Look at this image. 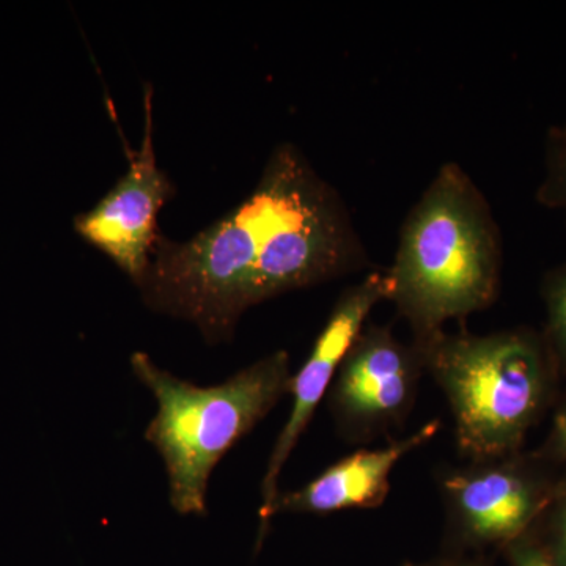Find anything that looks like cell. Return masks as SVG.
<instances>
[{"label": "cell", "mask_w": 566, "mask_h": 566, "mask_svg": "<svg viewBox=\"0 0 566 566\" xmlns=\"http://www.w3.org/2000/svg\"><path fill=\"white\" fill-rule=\"evenodd\" d=\"M406 566H482L469 562H434V564L406 565Z\"/></svg>", "instance_id": "9a60e30c"}, {"label": "cell", "mask_w": 566, "mask_h": 566, "mask_svg": "<svg viewBox=\"0 0 566 566\" xmlns=\"http://www.w3.org/2000/svg\"><path fill=\"white\" fill-rule=\"evenodd\" d=\"M501 271V232L490 203L460 164H442L401 223L385 271L387 301L415 340H427L450 319L490 307Z\"/></svg>", "instance_id": "7a4b0ae2"}, {"label": "cell", "mask_w": 566, "mask_h": 566, "mask_svg": "<svg viewBox=\"0 0 566 566\" xmlns=\"http://www.w3.org/2000/svg\"><path fill=\"white\" fill-rule=\"evenodd\" d=\"M387 297H389V283H387L385 271H374L365 275V279L356 285L348 286L334 304L303 367L293 375L290 382V395L293 398L292 412L279 433L264 471L259 546L262 545L270 527L271 509L281 493L279 479H281L283 465L292 457L301 436L307 430L324 395L329 392L338 368L356 338L363 333L371 311L382 301H387Z\"/></svg>", "instance_id": "52a82bcc"}, {"label": "cell", "mask_w": 566, "mask_h": 566, "mask_svg": "<svg viewBox=\"0 0 566 566\" xmlns=\"http://www.w3.org/2000/svg\"><path fill=\"white\" fill-rule=\"evenodd\" d=\"M560 136H562V137H565V139H566V126H565V128H564V132H562V133H560Z\"/></svg>", "instance_id": "2e32d148"}, {"label": "cell", "mask_w": 566, "mask_h": 566, "mask_svg": "<svg viewBox=\"0 0 566 566\" xmlns=\"http://www.w3.org/2000/svg\"><path fill=\"white\" fill-rule=\"evenodd\" d=\"M547 303H549L551 335L566 360V273L551 285Z\"/></svg>", "instance_id": "30bf717a"}, {"label": "cell", "mask_w": 566, "mask_h": 566, "mask_svg": "<svg viewBox=\"0 0 566 566\" xmlns=\"http://www.w3.org/2000/svg\"><path fill=\"white\" fill-rule=\"evenodd\" d=\"M560 526H558V547H560V556L566 564V506L560 516Z\"/></svg>", "instance_id": "4fadbf2b"}, {"label": "cell", "mask_w": 566, "mask_h": 566, "mask_svg": "<svg viewBox=\"0 0 566 566\" xmlns=\"http://www.w3.org/2000/svg\"><path fill=\"white\" fill-rule=\"evenodd\" d=\"M556 434L558 442L566 450V408L558 415L556 420Z\"/></svg>", "instance_id": "5bb4252c"}, {"label": "cell", "mask_w": 566, "mask_h": 566, "mask_svg": "<svg viewBox=\"0 0 566 566\" xmlns=\"http://www.w3.org/2000/svg\"><path fill=\"white\" fill-rule=\"evenodd\" d=\"M416 344L446 395L460 452L479 461L515 450L545 397L546 365L535 342L520 333L442 331Z\"/></svg>", "instance_id": "277c9868"}, {"label": "cell", "mask_w": 566, "mask_h": 566, "mask_svg": "<svg viewBox=\"0 0 566 566\" xmlns=\"http://www.w3.org/2000/svg\"><path fill=\"white\" fill-rule=\"evenodd\" d=\"M344 197L296 145H277L248 197L188 241L156 238L137 283L151 311L193 324L210 345L273 297L368 266Z\"/></svg>", "instance_id": "6da1fadb"}, {"label": "cell", "mask_w": 566, "mask_h": 566, "mask_svg": "<svg viewBox=\"0 0 566 566\" xmlns=\"http://www.w3.org/2000/svg\"><path fill=\"white\" fill-rule=\"evenodd\" d=\"M132 368L158 405L145 439L166 465L170 505L178 515L203 516L216 465L290 394V354H270L210 387L178 378L140 352Z\"/></svg>", "instance_id": "3957f363"}, {"label": "cell", "mask_w": 566, "mask_h": 566, "mask_svg": "<svg viewBox=\"0 0 566 566\" xmlns=\"http://www.w3.org/2000/svg\"><path fill=\"white\" fill-rule=\"evenodd\" d=\"M420 346L398 340L390 326L364 327L329 389L335 427L354 444L390 433L411 415L424 374Z\"/></svg>", "instance_id": "5b68a950"}, {"label": "cell", "mask_w": 566, "mask_h": 566, "mask_svg": "<svg viewBox=\"0 0 566 566\" xmlns=\"http://www.w3.org/2000/svg\"><path fill=\"white\" fill-rule=\"evenodd\" d=\"M499 458L472 461L442 476L450 526L469 545L510 542L538 512L534 483L513 465L499 463Z\"/></svg>", "instance_id": "ba28073f"}, {"label": "cell", "mask_w": 566, "mask_h": 566, "mask_svg": "<svg viewBox=\"0 0 566 566\" xmlns=\"http://www.w3.org/2000/svg\"><path fill=\"white\" fill-rule=\"evenodd\" d=\"M441 428L442 423L433 420L381 449L359 450L342 458L300 490L279 493L270 523L281 513L331 515L345 510L378 509L390 493V475L398 461L431 441Z\"/></svg>", "instance_id": "9c48e42d"}, {"label": "cell", "mask_w": 566, "mask_h": 566, "mask_svg": "<svg viewBox=\"0 0 566 566\" xmlns=\"http://www.w3.org/2000/svg\"><path fill=\"white\" fill-rule=\"evenodd\" d=\"M515 566H556L549 558L534 549L520 551L515 557Z\"/></svg>", "instance_id": "8fae6325"}, {"label": "cell", "mask_w": 566, "mask_h": 566, "mask_svg": "<svg viewBox=\"0 0 566 566\" xmlns=\"http://www.w3.org/2000/svg\"><path fill=\"white\" fill-rule=\"evenodd\" d=\"M553 186L554 193L558 196L560 202L564 203L566 207V158L564 159V163L560 164V167H558L556 178H554Z\"/></svg>", "instance_id": "7c38bea8"}, {"label": "cell", "mask_w": 566, "mask_h": 566, "mask_svg": "<svg viewBox=\"0 0 566 566\" xmlns=\"http://www.w3.org/2000/svg\"><path fill=\"white\" fill-rule=\"evenodd\" d=\"M144 137L139 150H129V166L120 180L91 210L74 218V230L85 243L102 251L132 279L140 282L158 238V214L177 188L156 161L153 140V88L145 84Z\"/></svg>", "instance_id": "8992f818"}]
</instances>
